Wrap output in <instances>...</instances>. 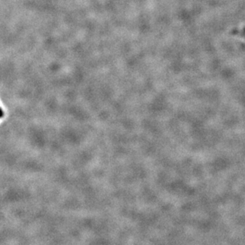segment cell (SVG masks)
Here are the masks:
<instances>
[{
  "label": "cell",
  "instance_id": "obj_1",
  "mask_svg": "<svg viewBox=\"0 0 245 245\" xmlns=\"http://www.w3.org/2000/svg\"><path fill=\"white\" fill-rule=\"evenodd\" d=\"M2 115H3V113H2V110L0 109V117H2Z\"/></svg>",
  "mask_w": 245,
  "mask_h": 245
}]
</instances>
